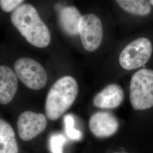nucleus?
<instances>
[{"label": "nucleus", "instance_id": "1", "mask_svg": "<svg viewBox=\"0 0 153 153\" xmlns=\"http://www.w3.org/2000/svg\"><path fill=\"white\" fill-rule=\"evenodd\" d=\"M11 21L29 43L38 48H45L51 42V33L35 7L23 4L13 11Z\"/></svg>", "mask_w": 153, "mask_h": 153}, {"label": "nucleus", "instance_id": "2", "mask_svg": "<svg viewBox=\"0 0 153 153\" xmlns=\"http://www.w3.org/2000/svg\"><path fill=\"white\" fill-rule=\"evenodd\" d=\"M78 94V85L74 78L70 76L57 79L49 89L45 103L47 117L57 120L71 108Z\"/></svg>", "mask_w": 153, "mask_h": 153}, {"label": "nucleus", "instance_id": "3", "mask_svg": "<svg viewBox=\"0 0 153 153\" xmlns=\"http://www.w3.org/2000/svg\"><path fill=\"white\" fill-rule=\"evenodd\" d=\"M130 100L136 110H146L153 107V71L142 69L132 76Z\"/></svg>", "mask_w": 153, "mask_h": 153}, {"label": "nucleus", "instance_id": "4", "mask_svg": "<svg viewBox=\"0 0 153 153\" xmlns=\"http://www.w3.org/2000/svg\"><path fill=\"white\" fill-rule=\"evenodd\" d=\"M153 52V45L146 38L137 39L128 44L121 52L119 63L128 71L136 69L149 60Z\"/></svg>", "mask_w": 153, "mask_h": 153}, {"label": "nucleus", "instance_id": "5", "mask_svg": "<svg viewBox=\"0 0 153 153\" xmlns=\"http://www.w3.org/2000/svg\"><path fill=\"white\" fill-rule=\"evenodd\" d=\"M14 70L17 77L28 88L38 90L45 87L48 81L47 72L38 61L28 57L16 60Z\"/></svg>", "mask_w": 153, "mask_h": 153}, {"label": "nucleus", "instance_id": "6", "mask_svg": "<svg viewBox=\"0 0 153 153\" xmlns=\"http://www.w3.org/2000/svg\"><path fill=\"white\" fill-rule=\"evenodd\" d=\"M78 34L83 48L88 52L94 51L99 47L103 38L101 20L93 14L82 16L78 23Z\"/></svg>", "mask_w": 153, "mask_h": 153}, {"label": "nucleus", "instance_id": "7", "mask_svg": "<svg viewBox=\"0 0 153 153\" xmlns=\"http://www.w3.org/2000/svg\"><path fill=\"white\" fill-rule=\"evenodd\" d=\"M47 120L43 114L27 111L19 115L17 120L19 136L24 141H29L37 137L45 129Z\"/></svg>", "mask_w": 153, "mask_h": 153}, {"label": "nucleus", "instance_id": "8", "mask_svg": "<svg viewBox=\"0 0 153 153\" xmlns=\"http://www.w3.org/2000/svg\"><path fill=\"white\" fill-rule=\"evenodd\" d=\"M119 124L117 118L107 112L93 114L89 120V128L95 137L104 138L111 137L118 130Z\"/></svg>", "mask_w": 153, "mask_h": 153}, {"label": "nucleus", "instance_id": "9", "mask_svg": "<svg viewBox=\"0 0 153 153\" xmlns=\"http://www.w3.org/2000/svg\"><path fill=\"white\" fill-rule=\"evenodd\" d=\"M123 88L117 84L107 86L94 98L93 103L102 109H113L119 107L124 99Z\"/></svg>", "mask_w": 153, "mask_h": 153}, {"label": "nucleus", "instance_id": "10", "mask_svg": "<svg viewBox=\"0 0 153 153\" xmlns=\"http://www.w3.org/2000/svg\"><path fill=\"white\" fill-rule=\"evenodd\" d=\"M18 89V79L16 73L9 67L0 65V104L11 102Z\"/></svg>", "mask_w": 153, "mask_h": 153}, {"label": "nucleus", "instance_id": "11", "mask_svg": "<svg viewBox=\"0 0 153 153\" xmlns=\"http://www.w3.org/2000/svg\"><path fill=\"white\" fill-rule=\"evenodd\" d=\"M82 15L76 7L68 6L61 9L59 14L61 27L67 34L76 36L78 34V23Z\"/></svg>", "mask_w": 153, "mask_h": 153}, {"label": "nucleus", "instance_id": "12", "mask_svg": "<svg viewBox=\"0 0 153 153\" xmlns=\"http://www.w3.org/2000/svg\"><path fill=\"white\" fill-rule=\"evenodd\" d=\"M0 153H19L15 132L11 125L0 118Z\"/></svg>", "mask_w": 153, "mask_h": 153}, {"label": "nucleus", "instance_id": "13", "mask_svg": "<svg viewBox=\"0 0 153 153\" xmlns=\"http://www.w3.org/2000/svg\"><path fill=\"white\" fill-rule=\"evenodd\" d=\"M116 2L125 11L136 16H147L152 11L150 3L144 0H117Z\"/></svg>", "mask_w": 153, "mask_h": 153}, {"label": "nucleus", "instance_id": "14", "mask_svg": "<svg viewBox=\"0 0 153 153\" xmlns=\"http://www.w3.org/2000/svg\"><path fill=\"white\" fill-rule=\"evenodd\" d=\"M64 123L66 134L68 137L74 141H79L81 140L82 132L75 128V121L72 115L70 114L65 115L64 118Z\"/></svg>", "mask_w": 153, "mask_h": 153}, {"label": "nucleus", "instance_id": "15", "mask_svg": "<svg viewBox=\"0 0 153 153\" xmlns=\"http://www.w3.org/2000/svg\"><path fill=\"white\" fill-rule=\"evenodd\" d=\"M65 137L60 133H54L49 140V149L51 153H64L63 149L65 144Z\"/></svg>", "mask_w": 153, "mask_h": 153}, {"label": "nucleus", "instance_id": "16", "mask_svg": "<svg viewBox=\"0 0 153 153\" xmlns=\"http://www.w3.org/2000/svg\"><path fill=\"white\" fill-rule=\"evenodd\" d=\"M23 2L22 0H0V7L3 11L10 13L14 11Z\"/></svg>", "mask_w": 153, "mask_h": 153}, {"label": "nucleus", "instance_id": "17", "mask_svg": "<svg viewBox=\"0 0 153 153\" xmlns=\"http://www.w3.org/2000/svg\"><path fill=\"white\" fill-rule=\"evenodd\" d=\"M149 2H150V4H152V5L153 6V0H151V1H150Z\"/></svg>", "mask_w": 153, "mask_h": 153}, {"label": "nucleus", "instance_id": "18", "mask_svg": "<svg viewBox=\"0 0 153 153\" xmlns=\"http://www.w3.org/2000/svg\"><path fill=\"white\" fill-rule=\"evenodd\" d=\"M125 153V152H116V153Z\"/></svg>", "mask_w": 153, "mask_h": 153}]
</instances>
